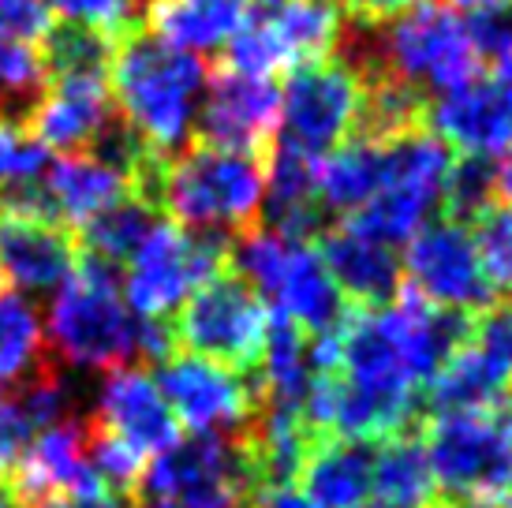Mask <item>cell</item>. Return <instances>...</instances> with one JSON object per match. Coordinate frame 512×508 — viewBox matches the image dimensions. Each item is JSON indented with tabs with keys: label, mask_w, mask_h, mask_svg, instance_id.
Wrapping results in <instances>:
<instances>
[{
	"label": "cell",
	"mask_w": 512,
	"mask_h": 508,
	"mask_svg": "<svg viewBox=\"0 0 512 508\" xmlns=\"http://www.w3.org/2000/svg\"><path fill=\"white\" fill-rule=\"evenodd\" d=\"M157 225V210L143 198H120L109 210L94 213L86 225H79V236H83V251L109 262V266H124L131 262V254L143 247V240L154 232Z\"/></svg>",
	"instance_id": "cell-26"
},
{
	"label": "cell",
	"mask_w": 512,
	"mask_h": 508,
	"mask_svg": "<svg viewBox=\"0 0 512 508\" xmlns=\"http://www.w3.org/2000/svg\"><path fill=\"white\" fill-rule=\"evenodd\" d=\"M251 508H318L311 497L296 486H277V490H258L251 497Z\"/></svg>",
	"instance_id": "cell-39"
},
{
	"label": "cell",
	"mask_w": 512,
	"mask_h": 508,
	"mask_svg": "<svg viewBox=\"0 0 512 508\" xmlns=\"http://www.w3.org/2000/svg\"><path fill=\"white\" fill-rule=\"evenodd\" d=\"M8 482L23 505L105 494V486L86 460V419H64L34 434L27 449L19 452V460L8 467Z\"/></svg>",
	"instance_id": "cell-13"
},
{
	"label": "cell",
	"mask_w": 512,
	"mask_h": 508,
	"mask_svg": "<svg viewBox=\"0 0 512 508\" xmlns=\"http://www.w3.org/2000/svg\"><path fill=\"white\" fill-rule=\"evenodd\" d=\"M45 187L53 195L60 221L86 225L94 213L109 210L113 202L131 195V180L113 165H105L98 157L64 154L60 161H49V176Z\"/></svg>",
	"instance_id": "cell-22"
},
{
	"label": "cell",
	"mask_w": 512,
	"mask_h": 508,
	"mask_svg": "<svg viewBox=\"0 0 512 508\" xmlns=\"http://www.w3.org/2000/svg\"><path fill=\"white\" fill-rule=\"evenodd\" d=\"M79 262V240L60 221L0 213V277L19 292H57Z\"/></svg>",
	"instance_id": "cell-15"
},
{
	"label": "cell",
	"mask_w": 512,
	"mask_h": 508,
	"mask_svg": "<svg viewBox=\"0 0 512 508\" xmlns=\"http://www.w3.org/2000/svg\"><path fill=\"white\" fill-rule=\"evenodd\" d=\"M464 27H468L471 49H475L479 64L483 60L505 64L512 57V0H494V4L475 8Z\"/></svg>",
	"instance_id": "cell-34"
},
{
	"label": "cell",
	"mask_w": 512,
	"mask_h": 508,
	"mask_svg": "<svg viewBox=\"0 0 512 508\" xmlns=\"http://www.w3.org/2000/svg\"><path fill=\"white\" fill-rule=\"evenodd\" d=\"M228 240L217 232H191L157 221L143 247L131 254L128 273L120 281L124 303L135 318H165L180 311L184 299L217 277L228 262Z\"/></svg>",
	"instance_id": "cell-8"
},
{
	"label": "cell",
	"mask_w": 512,
	"mask_h": 508,
	"mask_svg": "<svg viewBox=\"0 0 512 508\" xmlns=\"http://www.w3.org/2000/svg\"><path fill=\"white\" fill-rule=\"evenodd\" d=\"M449 4H456V8H468V12H475V8H483V4H494V0H449Z\"/></svg>",
	"instance_id": "cell-44"
},
{
	"label": "cell",
	"mask_w": 512,
	"mask_h": 508,
	"mask_svg": "<svg viewBox=\"0 0 512 508\" xmlns=\"http://www.w3.org/2000/svg\"><path fill=\"white\" fill-rule=\"evenodd\" d=\"M45 363V325L38 311L23 296L0 292V389L12 393Z\"/></svg>",
	"instance_id": "cell-27"
},
{
	"label": "cell",
	"mask_w": 512,
	"mask_h": 508,
	"mask_svg": "<svg viewBox=\"0 0 512 508\" xmlns=\"http://www.w3.org/2000/svg\"><path fill=\"white\" fill-rule=\"evenodd\" d=\"M251 0H146V30L184 53H217L243 27Z\"/></svg>",
	"instance_id": "cell-21"
},
{
	"label": "cell",
	"mask_w": 512,
	"mask_h": 508,
	"mask_svg": "<svg viewBox=\"0 0 512 508\" xmlns=\"http://www.w3.org/2000/svg\"><path fill=\"white\" fill-rule=\"evenodd\" d=\"M277 314H285L288 322H296L303 333H333L344 322V296L326 273L322 258L314 251V243H292L281 269V281L273 288Z\"/></svg>",
	"instance_id": "cell-19"
},
{
	"label": "cell",
	"mask_w": 512,
	"mask_h": 508,
	"mask_svg": "<svg viewBox=\"0 0 512 508\" xmlns=\"http://www.w3.org/2000/svg\"><path fill=\"white\" fill-rule=\"evenodd\" d=\"M427 124L441 142H449L460 154L494 157L512 146V120L501 105L494 83L471 79L464 86L445 90L427 105Z\"/></svg>",
	"instance_id": "cell-18"
},
{
	"label": "cell",
	"mask_w": 512,
	"mask_h": 508,
	"mask_svg": "<svg viewBox=\"0 0 512 508\" xmlns=\"http://www.w3.org/2000/svg\"><path fill=\"white\" fill-rule=\"evenodd\" d=\"M30 438H34V430L19 415L12 396H0V475H8V467L19 460V452L27 449Z\"/></svg>",
	"instance_id": "cell-37"
},
{
	"label": "cell",
	"mask_w": 512,
	"mask_h": 508,
	"mask_svg": "<svg viewBox=\"0 0 512 508\" xmlns=\"http://www.w3.org/2000/svg\"><path fill=\"white\" fill-rule=\"evenodd\" d=\"M135 508H172V505H165V501H143V505H135Z\"/></svg>",
	"instance_id": "cell-47"
},
{
	"label": "cell",
	"mask_w": 512,
	"mask_h": 508,
	"mask_svg": "<svg viewBox=\"0 0 512 508\" xmlns=\"http://www.w3.org/2000/svg\"><path fill=\"white\" fill-rule=\"evenodd\" d=\"M348 19L356 23H370V27H382L389 19H397L400 12H408L415 0H341Z\"/></svg>",
	"instance_id": "cell-38"
},
{
	"label": "cell",
	"mask_w": 512,
	"mask_h": 508,
	"mask_svg": "<svg viewBox=\"0 0 512 508\" xmlns=\"http://www.w3.org/2000/svg\"><path fill=\"white\" fill-rule=\"evenodd\" d=\"M434 508H512V400L445 411L427 426Z\"/></svg>",
	"instance_id": "cell-2"
},
{
	"label": "cell",
	"mask_w": 512,
	"mask_h": 508,
	"mask_svg": "<svg viewBox=\"0 0 512 508\" xmlns=\"http://www.w3.org/2000/svg\"><path fill=\"white\" fill-rule=\"evenodd\" d=\"M49 12H60L68 23H86L105 34H120L135 23V0H45Z\"/></svg>",
	"instance_id": "cell-35"
},
{
	"label": "cell",
	"mask_w": 512,
	"mask_h": 508,
	"mask_svg": "<svg viewBox=\"0 0 512 508\" xmlns=\"http://www.w3.org/2000/svg\"><path fill=\"white\" fill-rule=\"evenodd\" d=\"M49 90L42 53L30 42L0 38V124L27 127Z\"/></svg>",
	"instance_id": "cell-28"
},
{
	"label": "cell",
	"mask_w": 512,
	"mask_h": 508,
	"mask_svg": "<svg viewBox=\"0 0 512 508\" xmlns=\"http://www.w3.org/2000/svg\"><path fill=\"white\" fill-rule=\"evenodd\" d=\"M344 8L333 0H251L243 27L225 45V68L273 79L337 53Z\"/></svg>",
	"instance_id": "cell-5"
},
{
	"label": "cell",
	"mask_w": 512,
	"mask_h": 508,
	"mask_svg": "<svg viewBox=\"0 0 512 508\" xmlns=\"http://www.w3.org/2000/svg\"><path fill=\"white\" fill-rule=\"evenodd\" d=\"M53 27V12L45 0H0V38L42 42Z\"/></svg>",
	"instance_id": "cell-36"
},
{
	"label": "cell",
	"mask_w": 512,
	"mask_h": 508,
	"mask_svg": "<svg viewBox=\"0 0 512 508\" xmlns=\"http://www.w3.org/2000/svg\"><path fill=\"white\" fill-rule=\"evenodd\" d=\"M206 68L195 53L161 42L146 27L120 30L109 60V94L120 116L161 157H176L195 142Z\"/></svg>",
	"instance_id": "cell-1"
},
{
	"label": "cell",
	"mask_w": 512,
	"mask_h": 508,
	"mask_svg": "<svg viewBox=\"0 0 512 508\" xmlns=\"http://www.w3.org/2000/svg\"><path fill=\"white\" fill-rule=\"evenodd\" d=\"M143 501L172 508H251L255 479L243 434H191L157 452L139 479Z\"/></svg>",
	"instance_id": "cell-6"
},
{
	"label": "cell",
	"mask_w": 512,
	"mask_h": 508,
	"mask_svg": "<svg viewBox=\"0 0 512 508\" xmlns=\"http://www.w3.org/2000/svg\"><path fill=\"white\" fill-rule=\"evenodd\" d=\"M363 116V79L337 53L318 64L292 71L281 94L277 142H288L303 154L326 157L359 131Z\"/></svg>",
	"instance_id": "cell-9"
},
{
	"label": "cell",
	"mask_w": 512,
	"mask_h": 508,
	"mask_svg": "<svg viewBox=\"0 0 512 508\" xmlns=\"http://www.w3.org/2000/svg\"><path fill=\"white\" fill-rule=\"evenodd\" d=\"M468 348L483 359V367L490 370L501 385H509L512 381V299L490 303L486 311L475 314Z\"/></svg>",
	"instance_id": "cell-32"
},
{
	"label": "cell",
	"mask_w": 512,
	"mask_h": 508,
	"mask_svg": "<svg viewBox=\"0 0 512 508\" xmlns=\"http://www.w3.org/2000/svg\"><path fill=\"white\" fill-rule=\"evenodd\" d=\"M374 494L378 501H393V505L434 508L438 486L423 449V434L408 430L397 438H385L382 449L374 452Z\"/></svg>",
	"instance_id": "cell-25"
},
{
	"label": "cell",
	"mask_w": 512,
	"mask_h": 508,
	"mask_svg": "<svg viewBox=\"0 0 512 508\" xmlns=\"http://www.w3.org/2000/svg\"><path fill=\"white\" fill-rule=\"evenodd\" d=\"M498 198L505 202V206H512V150L498 165Z\"/></svg>",
	"instance_id": "cell-42"
},
{
	"label": "cell",
	"mask_w": 512,
	"mask_h": 508,
	"mask_svg": "<svg viewBox=\"0 0 512 508\" xmlns=\"http://www.w3.org/2000/svg\"><path fill=\"white\" fill-rule=\"evenodd\" d=\"M90 423L109 430L124 445L150 456L165 452L172 441H180V423L165 396L157 389V381L139 367H116L105 370L98 385V404L90 411Z\"/></svg>",
	"instance_id": "cell-14"
},
{
	"label": "cell",
	"mask_w": 512,
	"mask_h": 508,
	"mask_svg": "<svg viewBox=\"0 0 512 508\" xmlns=\"http://www.w3.org/2000/svg\"><path fill=\"white\" fill-rule=\"evenodd\" d=\"M408 288L438 307L483 311L494 303V292L479 269V254L471 243L468 225L460 221H430L408 243Z\"/></svg>",
	"instance_id": "cell-12"
},
{
	"label": "cell",
	"mask_w": 512,
	"mask_h": 508,
	"mask_svg": "<svg viewBox=\"0 0 512 508\" xmlns=\"http://www.w3.org/2000/svg\"><path fill=\"white\" fill-rule=\"evenodd\" d=\"M277 120H281V86H273V79L217 68L202 90L195 142L255 154L266 161L277 139Z\"/></svg>",
	"instance_id": "cell-11"
},
{
	"label": "cell",
	"mask_w": 512,
	"mask_h": 508,
	"mask_svg": "<svg viewBox=\"0 0 512 508\" xmlns=\"http://www.w3.org/2000/svg\"><path fill=\"white\" fill-rule=\"evenodd\" d=\"M157 389L176 423L191 434H243L258 411V378H243L202 355H169L157 363Z\"/></svg>",
	"instance_id": "cell-10"
},
{
	"label": "cell",
	"mask_w": 512,
	"mask_h": 508,
	"mask_svg": "<svg viewBox=\"0 0 512 508\" xmlns=\"http://www.w3.org/2000/svg\"><path fill=\"white\" fill-rule=\"evenodd\" d=\"M0 508H23V501L15 497L12 482H8V475H0Z\"/></svg>",
	"instance_id": "cell-43"
},
{
	"label": "cell",
	"mask_w": 512,
	"mask_h": 508,
	"mask_svg": "<svg viewBox=\"0 0 512 508\" xmlns=\"http://www.w3.org/2000/svg\"><path fill=\"white\" fill-rule=\"evenodd\" d=\"M68 508H135L128 501V497H120V494H94V497H79V501H72Z\"/></svg>",
	"instance_id": "cell-41"
},
{
	"label": "cell",
	"mask_w": 512,
	"mask_h": 508,
	"mask_svg": "<svg viewBox=\"0 0 512 508\" xmlns=\"http://www.w3.org/2000/svg\"><path fill=\"white\" fill-rule=\"evenodd\" d=\"M471 225H475L471 243H475L479 269H483L490 292L512 299V206L494 202Z\"/></svg>",
	"instance_id": "cell-31"
},
{
	"label": "cell",
	"mask_w": 512,
	"mask_h": 508,
	"mask_svg": "<svg viewBox=\"0 0 512 508\" xmlns=\"http://www.w3.org/2000/svg\"><path fill=\"white\" fill-rule=\"evenodd\" d=\"M258 367H262V374H258L262 400L285 404V408H303L314 381L311 344L303 337V329L296 322H288L285 314H270Z\"/></svg>",
	"instance_id": "cell-24"
},
{
	"label": "cell",
	"mask_w": 512,
	"mask_h": 508,
	"mask_svg": "<svg viewBox=\"0 0 512 508\" xmlns=\"http://www.w3.org/2000/svg\"><path fill=\"white\" fill-rule=\"evenodd\" d=\"M266 169L262 157L191 142L161 172L157 210H169L180 228L240 236L262 221Z\"/></svg>",
	"instance_id": "cell-3"
},
{
	"label": "cell",
	"mask_w": 512,
	"mask_h": 508,
	"mask_svg": "<svg viewBox=\"0 0 512 508\" xmlns=\"http://www.w3.org/2000/svg\"><path fill=\"white\" fill-rule=\"evenodd\" d=\"M266 325L270 311L262 296L232 269H221L184 299L180 318L172 322V340L184 344L191 355L214 359L240 374H255Z\"/></svg>",
	"instance_id": "cell-7"
},
{
	"label": "cell",
	"mask_w": 512,
	"mask_h": 508,
	"mask_svg": "<svg viewBox=\"0 0 512 508\" xmlns=\"http://www.w3.org/2000/svg\"><path fill=\"white\" fill-rule=\"evenodd\" d=\"M314 251L333 284L341 288V296L352 299L359 311H378L404 288V266L397 262L393 247L370 240L352 225L326 228L314 240Z\"/></svg>",
	"instance_id": "cell-16"
},
{
	"label": "cell",
	"mask_w": 512,
	"mask_h": 508,
	"mask_svg": "<svg viewBox=\"0 0 512 508\" xmlns=\"http://www.w3.org/2000/svg\"><path fill=\"white\" fill-rule=\"evenodd\" d=\"M0 288H4V277H0Z\"/></svg>",
	"instance_id": "cell-48"
},
{
	"label": "cell",
	"mask_w": 512,
	"mask_h": 508,
	"mask_svg": "<svg viewBox=\"0 0 512 508\" xmlns=\"http://www.w3.org/2000/svg\"><path fill=\"white\" fill-rule=\"evenodd\" d=\"M363 508H419V505H393V501H374V505H363Z\"/></svg>",
	"instance_id": "cell-45"
},
{
	"label": "cell",
	"mask_w": 512,
	"mask_h": 508,
	"mask_svg": "<svg viewBox=\"0 0 512 508\" xmlns=\"http://www.w3.org/2000/svg\"><path fill=\"white\" fill-rule=\"evenodd\" d=\"M42 60L49 79H64V75H90V79H109V60H113V34L86 23H60L49 27L42 38Z\"/></svg>",
	"instance_id": "cell-29"
},
{
	"label": "cell",
	"mask_w": 512,
	"mask_h": 508,
	"mask_svg": "<svg viewBox=\"0 0 512 508\" xmlns=\"http://www.w3.org/2000/svg\"><path fill=\"white\" fill-rule=\"evenodd\" d=\"M49 172V150L27 127L0 124V187L30 184Z\"/></svg>",
	"instance_id": "cell-33"
},
{
	"label": "cell",
	"mask_w": 512,
	"mask_h": 508,
	"mask_svg": "<svg viewBox=\"0 0 512 508\" xmlns=\"http://www.w3.org/2000/svg\"><path fill=\"white\" fill-rule=\"evenodd\" d=\"M385 184L382 142L352 135L337 150H329L318 165V198L326 213H359Z\"/></svg>",
	"instance_id": "cell-23"
},
{
	"label": "cell",
	"mask_w": 512,
	"mask_h": 508,
	"mask_svg": "<svg viewBox=\"0 0 512 508\" xmlns=\"http://www.w3.org/2000/svg\"><path fill=\"white\" fill-rule=\"evenodd\" d=\"M49 348L79 370H116L135 359L139 318L131 314L120 292V277L109 262L94 254H79L72 277L60 284L49 325H45Z\"/></svg>",
	"instance_id": "cell-4"
},
{
	"label": "cell",
	"mask_w": 512,
	"mask_h": 508,
	"mask_svg": "<svg viewBox=\"0 0 512 508\" xmlns=\"http://www.w3.org/2000/svg\"><path fill=\"white\" fill-rule=\"evenodd\" d=\"M23 508H64L60 501H38V505H23Z\"/></svg>",
	"instance_id": "cell-46"
},
{
	"label": "cell",
	"mask_w": 512,
	"mask_h": 508,
	"mask_svg": "<svg viewBox=\"0 0 512 508\" xmlns=\"http://www.w3.org/2000/svg\"><path fill=\"white\" fill-rule=\"evenodd\" d=\"M299 482L318 508H363L374 494V445L318 438L299 471Z\"/></svg>",
	"instance_id": "cell-20"
},
{
	"label": "cell",
	"mask_w": 512,
	"mask_h": 508,
	"mask_svg": "<svg viewBox=\"0 0 512 508\" xmlns=\"http://www.w3.org/2000/svg\"><path fill=\"white\" fill-rule=\"evenodd\" d=\"M494 90H498L501 105H505V113L512 120V57L505 64H498V75H494Z\"/></svg>",
	"instance_id": "cell-40"
},
{
	"label": "cell",
	"mask_w": 512,
	"mask_h": 508,
	"mask_svg": "<svg viewBox=\"0 0 512 508\" xmlns=\"http://www.w3.org/2000/svg\"><path fill=\"white\" fill-rule=\"evenodd\" d=\"M441 198H445V217L449 221L471 225L479 213L498 202V165H494V157L464 154L460 161H453Z\"/></svg>",
	"instance_id": "cell-30"
},
{
	"label": "cell",
	"mask_w": 512,
	"mask_h": 508,
	"mask_svg": "<svg viewBox=\"0 0 512 508\" xmlns=\"http://www.w3.org/2000/svg\"><path fill=\"white\" fill-rule=\"evenodd\" d=\"M42 105L27 120V131L42 142L45 150L60 154H79L90 150L105 124L113 120V94L109 79H90V75H64L49 79Z\"/></svg>",
	"instance_id": "cell-17"
}]
</instances>
